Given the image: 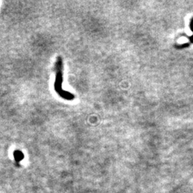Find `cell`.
Here are the masks:
<instances>
[{
	"instance_id": "6da1fadb",
	"label": "cell",
	"mask_w": 193,
	"mask_h": 193,
	"mask_svg": "<svg viewBox=\"0 0 193 193\" xmlns=\"http://www.w3.org/2000/svg\"><path fill=\"white\" fill-rule=\"evenodd\" d=\"M55 90L60 97L66 100H73L75 99V95L71 92L66 91L62 88L63 82V62L62 59L60 56L57 58L55 63Z\"/></svg>"
},
{
	"instance_id": "7a4b0ae2",
	"label": "cell",
	"mask_w": 193,
	"mask_h": 193,
	"mask_svg": "<svg viewBox=\"0 0 193 193\" xmlns=\"http://www.w3.org/2000/svg\"><path fill=\"white\" fill-rule=\"evenodd\" d=\"M14 157H15V159L17 161H20L24 158V155L22 152H19V151H16V152H14Z\"/></svg>"
},
{
	"instance_id": "3957f363",
	"label": "cell",
	"mask_w": 193,
	"mask_h": 193,
	"mask_svg": "<svg viewBox=\"0 0 193 193\" xmlns=\"http://www.w3.org/2000/svg\"><path fill=\"white\" fill-rule=\"evenodd\" d=\"M190 27H191V29L193 31V18H192L191 22H190ZM190 41H191L192 43H193V36H192L191 37H190Z\"/></svg>"
}]
</instances>
